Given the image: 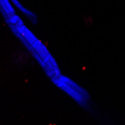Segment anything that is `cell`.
<instances>
[{"label":"cell","instance_id":"obj_1","mask_svg":"<svg viewBox=\"0 0 125 125\" xmlns=\"http://www.w3.org/2000/svg\"><path fill=\"white\" fill-rule=\"evenodd\" d=\"M50 79L56 87L69 96L80 107L85 109L91 108V96L89 93L73 79L62 73Z\"/></svg>","mask_w":125,"mask_h":125}]
</instances>
